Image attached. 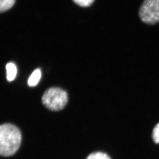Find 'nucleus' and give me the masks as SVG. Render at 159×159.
I'll return each mask as SVG.
<instances>
[{"label":"nucleus","instance_id":"obj_1","mask_svg":"<svg viewBox=\"0 0 159 159\" xmlns=\"http://www.w3.org/2000/svg\"><path fill=\"white\" fill-rule=\"evenodd\" d=\"M22 135L17 127L4 124L0 127V153L2 156L10 157L18 151L21 145Z\"/></svg>","mask_w":159,"mask_h":159},{"label":"nucleus","instance_id":"obj_2","mask_svg":"<svg viewBox=\"0 0 159 159\" xmlns=\"http://www.w3.org/2000/svg\"><path fill=\"white\" fill-rule=\"evenodd\" d=\"M68 101L66 92L59 88L48 89L42 97V104L52 111H57L63 109Z\"/></svg>","mask_w":159,"mask_h":159},{"label":"nucleus","instance_id":"obj_3","mask_svg":"<svg viewBox=\"0 0 159 159\" xmlns=\"http://www.w3.org/2000/svg\"><path fill=\"white\" fill-rule=\"evenodd\" d=\"M139 17L146 24L153 25L159 22V0H145L140 7Z\"/></svg>","mask_w":159,"mask_h":159},{"label":"nucleus","instance_id":"obj_4","mask_svg":"<svg viewBox=\"0 0 159 159\" xmlns=\"http://www.w3.org/2000/svg\"><path fill=\"white\" fill-rule=\"evenodd\" d=\"M7 72V80L8 81H12L15 80L17 73V67L12 62L7 63L6 66Z\"/></svg>","mask_w":159,"mask_h":159},{"label":"nucleus","instance_id":"obj_5","mask_svg":"<svg viewBox=\"0 0 159 159\" xmlns=\"http://www.w3.org/2000/svg\"><path fill=\"white\" fill-rule=\"evenodd\" d=\"M41 77L40 70L36 69L33 72L28 80V84L30 87H35L39 83Z\"/></svg>","mask_w":159,"mask_h":159},{"label":"nucleus","instance_id":"obj_6","mask_svg":"<svg viewBox=\"0 0 159 159\" xmlns=\"http://www.w3.org/2000/svg\"><path fill=\"white\" fill-rule=\"evenodd\" d=\"M15 2V0H0V11L4 12L12 7Z\"/></svg>","mask_w":159,"mask_h":159},{"label":"nucleus","instance_id":"obj_7","mask_svg":"<svg viewBox=\"0 0 159 159\" xmlns=\"http://www.w3.org/2000/svg\"><path fill=\"white\" fill-rule=\"evenodd\" d=\"M86 159H111L106 153L102 152H96L89 155Z\"/></svg>","mask_w":159,"mask_h":159},{"label":"nucleus","instance_id":"obj_8","mask_svg":"<svg viewBox=\"0 0 159 159\" xmlns=\"http://www.w3.org/2000/svg\"><path fill=\"white\" fill-rule=\"evenodd\" d=\"M152 139L156 144H159V123L155 126L152 132Z\"/></svg>","mask_w":159,"mask_h":159},{"label":"nucleus","instance_id":"obj_9","mask_svg":"<svg viewBox=\"0 0 159 159\" xmlns=\"http://www.w3.org/2000/svg\"><path fill=\"white\" fill-rule=\"evenodd\" d=\"M94 0H73V1L80 6L88 7L93 3Z\"/></svg>","mask_w":159,"mask_h":159}]
</instances>
